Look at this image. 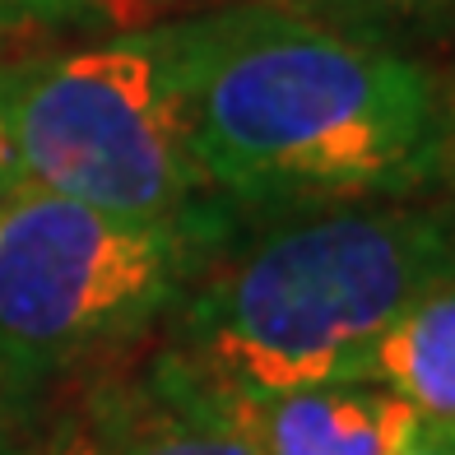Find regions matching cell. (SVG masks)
<instances>
[{"mask_svg":"<svg viewBox=\"0 0 455 455\" xmlns=\"http://www.w3.org/2000/svg\"><path fill=\"white\" fill-rule=\"evenodd\" d=\"M158 33L214 196L390 200L451 154L455 112L437 75L307 0H233Z\"/></svg>","mask_w":455,"mask_h":455,"instance_id":"cell-1","label":"cell"},{"mask_svg":"<svg viewBox=\"0 0 455 455\" xmlns=\"http://www.w3.org/2000/svg\"><path fill=\"white\" fill-rule=\"evenodd\" d=\"M446 279H455L451 214L344 204L279 223L200 279L177 358L246 395L363 381L395 316Z\"/></svg>","mask_w":455,"mask_h":455,"instance_id":"cell-2","label":"cell"},{"mask_svg":"<svg viewBox=\"0 0 455 455\" xmlns=\"http://www.w3.org/2000/svg\"><path fill=\"white\" fill-rule=\"evenodd\" d=\"M19 186L131 223L204 228L210 191L158 28L116 33L0 75Z\"/></svg>","mask_w":455,"mask_h":455,"instance_id":"cell-3","label":"cell"},{"mask_svg":"<svg viewBox=\"0 0 455 455\" xmlns=\"http://www.w3.org/2000/svg\"><path fill=\"white\" fill-rule=\"evenodd\" d=\"M200 233L14 186L0 200V386H37L144 330L181 293Z\"/></svg>","mask_w":455,"mask_h":455,"instance_id":"cell-4","label":"cell"},{"mask_svg":"<svg viewBox=\"0 0 455 455\" xmlns=\"http://www.w3.org/2000/svg\"><path fill=\"white\" fill-rule=\"evenodd\" d=\"M228 395L256 455H400L419 432V413L367 381L302 386L275 395L228 390Z\"/></svg>","mask_w":455,"mask_h":455,"instance_id":"cell-5","label":"cell"},{"mask_svg":"<svg viewBox=\"0 0 455 455\" xmlns=\"http://www.w3.org/2000/svg\"><path fill=\"white\" fill-rule=\"evenodd\" d=\"M93 455H256L233 395L177 354L154 367Z\"/></svg>","mask_w":455,"mask_h":455,"instance_id":"cell-6","label":"cell"},{"mask_svg":"<svg viewBox=\"0 0 455 455\" xmlns=\"http://www.w3.org/2000/svg\"><path fill=\"white\" fill-rule=\"evenodd\" d=\"M363 381L404 400L419 423L455 427V279L427 288L395 316L371 348Z\"/></svg>","mask_w":455,"mask_h":455,"instance_id":"cell-7","label":"cell"},{"mask_svg":"<svg viewBox=\"0 0 455 455\" xmlns=\"http://www.w3.org/2000/svg\"><path fill=\"white\" fill-rule=\"evenodd\" d=\"M307 5H316L325 14H409V19H419V14H451L455 10V0H307Z\"/></svg>","mask_w":455,"mask_h":455,"instance_id":"cell-8","label":"cell"},{"mask_svg":"<svg viewBox=\"0 0 455 455\" xmlns=\"http://www.w3.org/2000/svg\"><path fill=\"white\" fill-rule=\"evenodd\" d=\"M93 0H0V28L14 24H52V19H70Z\"/></svg>","mask_w":455,"mask_h":455,"instance_id":"cell-9","label":"cell"},{"mask_svg":"<svg viewBox=\"0 0 455 455\" xmlns=\"http://www.w3.org/2000/svg\"><path fill=\"white\" fill-rule=\"evenodd\" d=\"M400 455H455V442H451V432L446 427H427L419 423V432L409 437V446Z\"/></svg>","mask_w":455,"mask_h":455,"instance_id":"cell-10","label":"cell"},{"mask_svg":"<svg viewBox=\"0 0 455 455\" xmlns=\"http://www.w3.org/2000/svg\"><path fill=\"white\" fill-rule=\"evenodd\" d=\"M14 186H19V177H14V158H10V140H5V121H0V200H5Z\"/></svg>","mask_w":455,"mask_h":455,"instance_id":"cell-11","label":"cell"},{"mask_svg":"<svg viewBox=\"0 0 455 455\" xmlns=\"http://www.w3.org/2000/svg\"><path fill=\"white\" fill-rule=\"evenodd\" d=\"M451 442H455V427H451Z\"/></svg>","mask_w":455,"mask_h":455,"instance_id":"cell-12","label":"cell"}]
</instances>
